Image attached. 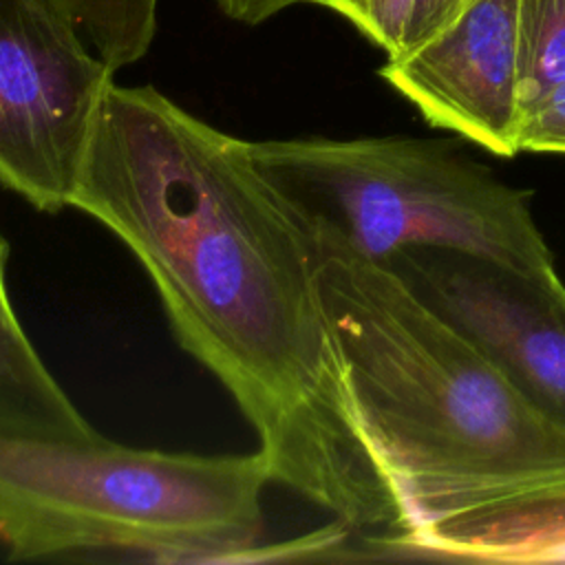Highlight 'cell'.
Returning <instances> with one entry per match:
<instances>
[{
  "label": "cell",
  "instance_id": "9",
  "mask_svg": "<svg viewBox=\"0 0 565 565\" xmlns=\"http://www.w3.org/2000/svg\"><path fill=\"white\" fill-rule=\"evenodd\" d=\"M117 73L139 62L157 31L159 0H46Z\"/></svg>",
  "mask_w": 565,
  "mask_h": 565
},
{
  "label": "cell",
  "instance_id": "7",
  "mask_svg": "<svg viewBox=\"0 0 565 565\" xmlns=\"http://www.w3.org/2000/svg\"><path fill=\"white\" fill-rule=\"evenodd\" d=\"M380 77L430 126L497 157L521 152L519 0H472L439 33L386 57Z\"/></svg>",
  "mask_w": 565,
  "mask_h": 565
},
{
  "label": "cell",
  "instance_id": "6",
  "mask_svg": "<svg viewBox=\"0 0 565 565\" xmlns=\"http://www.w3.org/2000/svg\"><path fill=\"white\" fill-rule=\"evenodd\" d=\"M391 267L475 340L539 406L565 424V282L446 247H415Z\"/></svg>",
  "mask_w": 565,
  "mask_h": 565
},
{
  "label": "cell",
  "instance_id": "2",
  "mask_svg": "<svg viewBox=\"0 0 565 565\" xmlns=\"http://www.w3.org/2000/svg\"><path fill=\"white\" fill-rule=\"evenodd\" d=\"M320 285L395 550L565 561V424L391 267L324 252Z\"/></svg>",
  "mask_w": 565,
  "mask_h": 565
},
{
  "label": "cell",
  "instance_id": "12",
  "mask_svg": "<svg viewBox=\"0 0 565 565\" xmlns=\"http://www.w3.org/2000/svg\"><path fill=\"white\" fill-rule=\"evenodd\" d=\"M519 150L565 154V82L547 90L523 113Z\"/></svg>",
  "mask_w": 565,
  "mask_h": 565
},
{
  "label": "cell",
  "instance_id": "3",
  "mask_svg": "<svg viewBox=\"0 0 565 565\" xmlns=\"http://www.w3.org/2000/svg\"><path fill=\"white\" fill-rule=\"evenodd\" d=\"M265 457L0 437V543L13 561L128 552L236 561L265 527Z\"/></svg>",
  "mask_w": 565,
  "mask_h": 565
},
{
  "label": "cell",
  "instance_id": "5",
  "mask_svg": "<svg viewBox=\"0 0 565 565\" xmlns=\"http://www.w3.org/2000/svg\"><path fill=\"white\" fill-rule=\"evenodd\" d=\"M115 71L46 0H0V185L73 205Z\"/></svg>",
  "mask_w": 565,
  "mask_h": 565
},
{
  "label": "cell",
  "instance_id": "10",
  "mask_svg": "<svg viewBox=\"0 0 565 565\" xmlns=\"http://www.w3.org/2000/svg\"><path fill=\"white\" fill-rule=\"evenodd\" d=\"M523 113L565 82V0H519Z\"/></svg>",
  "mask_w": 565,
  "mask_h": 565
},
{
  "label": "cell",
  "instance_id": "11",
  "mask_svg": "<svg viewBox=\"0 0 565 565\" xmlns=\"http://www.w3.org/2000/svg\"><path fill=\"white\" fill-rule=\"evenodd\" d=\"M347 18L369 42L395 57L406 46L413 0H302Z\"/></svg>",
  "mask_w": 565,
  "mask_h": 565
},
{
  "label": "cell",
  "instance_id": "1",
  "mask_svg": "<svg viewBox=\"0 0 565 565\" xmlns=\"http://www.w3.org/2000/svg\"><path fill=\"white\" fill-rule=\"evenodd\" d=\"M71 207L139 260L177 342L258 435L269 479L395 547L397 510L344 384L320 247L258 170L252 141L154 86L113 82Z\"/></svg>",
  "mask_w": 565,
  "mask_h": 565
},
{
  "label": "cell",
  "instance_id": "8",
  "mask_svg": "<svg viewBox=\"0 0 565 565\" xmlns=\"http://www.w3.org/2000/svg\"><path fill=\"white\" fill-rule=\"evenodd\" d=\"M9 243L0 234V437L97 441L22 329L7 291Z\"/></svg>",
  "mask_w": 565,
  "mask_h": 565
},
{
  "label": "cell",
  "instance_id": "13",
  "mask_svg": "<svg viewBox=\"0 0 565 565\" xmlns=\"http://www.w3.org/2000/svg\"><path fill=\"white\" fill-rule=\"evenodd\" d=\"M218 9L243 24H260L287 7L302 4V0H214Z\"/></svg>",
  "mask_w": 565,
  "mask_h": 565
},
{
  "label": "cell",
  "instance_id": "4",
  "mask_svg": "<svg viewBox=\"0 0 565 565\" xmlns=\"http://www.w3.org/2000/svg\"><path fill=\"white\" fill-rule=\"evenodd\" d=\"M252 152L320 254L384 265L406 249L446 247L523 271L554 269L530 194L446 141L300 137L252 141Z\"/></svg>",
  "mask_w": 565,
  "mask_h": 565
}]
</instances>
